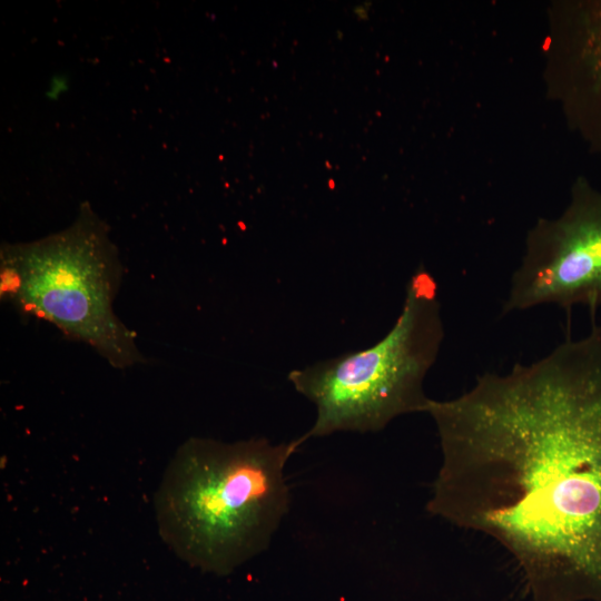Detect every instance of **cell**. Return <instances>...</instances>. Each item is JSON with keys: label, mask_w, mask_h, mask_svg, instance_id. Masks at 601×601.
<instances>
[{"label": "cell", "mask_w": 601, "mask_h": 601, "mask_svg": "<svg viewBox=\"0 0 601 601\" xmlns=\"http://www.w3.org/2000/svg\"><path fill=\"white\" fill-rule=\"evenodd\" d=\"M426 413L427 512L502 545L531 601H601V324Z\"/></svg>", "instance_id": "obj_1"}, {"label": "cell", "mask_w": 601, "mask_h": 601, "mask_svg": "<svg viewBox=\"0 0 601 601\" xmlns=\"http://www.w3.org/2000/svg\"><path fill=\"white\" fill-rule=\"evenodd\" d=\"M550 304L601 306V194L587 187L560 218L541 220L530 233L502 315Z\"/></svg>", "instance_id": "obj_5"}, {"label": "cell", "mask_w": 601, "mask_h": 601, "mask_svg": "<svg viewBox=\"0 0 601 601\" xmlns=\"http://www.w3.org/2000/svg\"><path fill=\"white\" fill-rule=\"evenodd\" d=\"M306 440L189 437L154 499L162 541L188 565L227 575L265 552L290 508L285 467Z\"/></svg>", "instance_id": "obj_2"}, {"label": "cell", "mask_w": 601, "mask_h": 601, "mask_svg": "<svg viewBox=\"0 0 601 601\" xmlns=\"http://www.w3.org/2000/svg\"><path fill=\"white\" fill-rule=\"evenodd\" d=\"M443 339L437 285L420 267L407 282L398 317L382 339L289 372L295 391L316 408L304 439L378 432L398 416L426 413L431 398L423 384Z\"/></svg>", "instance_id": "obj_3"}, {"label": "cell", "mask_w": 601, "mask_h": 601, "mask_svg": "<svg viewBox=\"0 0 601 601\" xmlns=\"http://www.w3.org/2000/svg\"><path fill=\"white\" fill-rule=\"evenodd\" d=\"M121 278L117 248L88 205L67 229L1 248L2 300L89 345L116 368L146 363L135 333L114 312Z\"/></svg>", "instance_id": "obj_4"}, {"label": "cell", "mask_w": 601, "mask_h": 601, "mask_svg": "<svg viewBox=\"0 0 601 601\" xmlns=\"http://www.w3.org/2000/svg\"><path fill=\"white\" fill-rule=\"evenodd\" d=\"M584 32L583 59L592 89L601 95V9L590 14Z\"/></svg>", "instance_id": "obj_6"}]
</instances>
